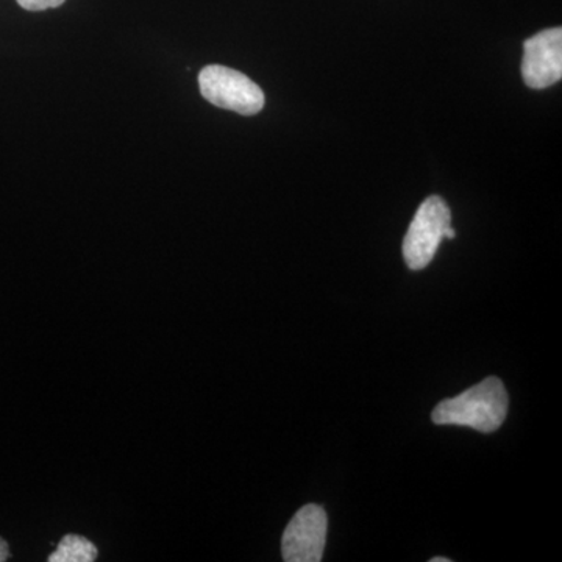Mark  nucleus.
Returning a JSON list of instances; mask_svg holds the SVG:
<instances>
[{"instance_id": "obj_2", "label": "nucleus", "mask_w": 562, "mask_h": 562, "mask_svg": "<svg viewBox=\"0 0 562 562\" xmlns=\"http://www.w3.org/2000/svg\"><path fill=\"white\" fill-rule=\"evenodd\" d=\"M199 87L203 98L214 106L232 110L243 116H254L265 106L261 88L239 70L227 66H206L199 74Z\"/></svg>"}, {"instance_id": "obj_1", "label": "nucleus", "mask_w": 562, "mask_h": 562, "mask_svg": "<svg viewBox=\"0 0 562 562\" xmlns=\"http://www.w3.org/2000/svg\"><path fill=\"white\" fill-rule=\"evenodd\" d=\"M508 392L501 379L490 376L436 406L431 419L438 425H461L482 432L497 431L508 414Z\"/></svg>"}, {"instance_id": "obj_8", "label": "nucleus", "mask_w": 562, "mask_h": 562, "mask_svg": "<svg viewBox=\"0 0 562 562\" xmlns=\"http://www.w3.org/2000/svg\"><path fill=\"white\" fill-rule=\"evenodd\" d=\"M10 557V550H9V543L3 541L2 538H0V562L9 560Z\"/></svg>"}, {"instance_id": "obj_7", "label": "nucleus", "mask_w": 562, "mask_h": 562, "mask_svg": "<svg viewBox=\"0 0 562 562\" xmlns=\"http://www.w3.org/2000/svg\"><path fill=\"white\" fill-rule=\"evenodd\" d=\"M66 0H18L22 9L27 11H43L47 9H57Z\"/></svg>"}, {"instance_id": "obj_4", "label": "nucleus", "mask_w": 562, "mask_h": 562, "mask_svg": "<svg viewBox=\"0 0 562 562\" xmlns=\"http://www.w3.org/2000/svg\"><path fill=\"white\" fill-rule=\"evenodd\" d=\"M328 519L324 508L306 505L295 513L281 539L286 562H319L327 541Z\"/></svg>"}, {"instance_id": "obj_5", "label": "nucleus", "mask_w": 562, "mask_h": 562, "mask_svg": "<svg viewBox=\"0 0 562 562\" xmlns=\"http://www.w3.org/2000/svg\"><path fill=\"white\" fill-rule=\"evenodd\" d=\"M522 77L531 90L553 87L562 77V31L547 29L525 41Z\"/></svg>"}, {"instance_id": "obj_3", "label": "nucleus", "mask_w": 562, "mask_h": 562, "mask_svg": "<svg viewBox=\"0 0 562 562\" xmlns=\"http://www.w3.org/2000/svg\"><path fill=\"white\" fill-rule=\"evenodd\" d=\"M450 225L452 213L442 198L431 195L422 203L403 241V258L412 271L430 265Z\"/></svg>"}, {"instance_id": "obj_6", "label": "nucleus", "mask_w": 562, "mask_h": 562, "mask_svg": "<svg viewBox=\"0 0 562 562\" xmlns=\"http://www.w3.org/2000/svg\"><path fill=\"white\" fill-rule=\"evenodd\" d=\"M94 543L79 535H66L50 554V562H92L98 560Z\"/></svg>"}, {"instance_id": "obj_9", "label": "nucleus", "mask_w": 562, "mask_h": 562, "mask_svg": "<svg viewBox=\"0 0 562 562\" xmlns=\"http://www.w3.org/2000/svg\"><path fill=\"white\" fill-rule=\"evenodd\" d=\"M431 562H450L447 558H432Z\"/></svg>"}]
</instances>
